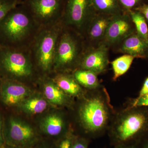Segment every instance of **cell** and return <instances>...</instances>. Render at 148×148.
Here are the masks:
<instances>
[{"instance_id": "4dcf8cb0", "label": "cell", "mask_w": 148, "mask_h": 148, "mask_svg": "<svg viewBox=\"0 0 148 148\" xmlns=\"http://www.w3.org/2000/svg\"><path fill=\"white\" fill-rule=\"evenodd\" d=\"M139 143L130 145H124L119 146L116 148H141L139 147Z\"/></svg>"}, {"instance_id": "7c38bea8", "label": "cell", "mask_w": 148, "mask_h": 148, "mask_svg": "<svg viewBox=\"0 0 148 148\" xmlns=\"http://www.w3.org/2000/svg\"><path fill=\"white\" fill-rule=\"evenodd\" d=\"M113 16L95 13L88 23L82 34L85 48L95 47L103 42Z\"/></svg>"}, {"instance_id": "f546056e", "label": "cell", "mask_w": 148, "mask_h": 148, "mask_svg": "<svg viewBox=\"0 0 148 148\" xmlns=\"http://www.w3.org/2000/svg\"><path fill=\"white\" fill-rule=\"evenodd\" d=\"M148 94V77L144 82L143 86L139 92L138 97Z\"/></svg>"}, {"instance_id": "8992f818", "label": "cell", "mask_w": 148, "mask_h": 148, "mask_svg": "<svg viewBox=\"0 0 148 148\" xmlns=\"http://www.w3.org/2000/svg\"><path fill=\"white\" fill-rule=\"evenodd\" d=\"M37 71L30 51L0 47V78L24 84L34 79Z\"/></svg>"}, {"instance_id": "d6a6232c", "label": "cell", "mask_w": 148, "mask_h": 148, "mask_svg": "<svg viewBox=\"0 0 148 148\" xmlns=\"http://www.w3.org/2000/svg\"><path fill=\"white\" fill-rule=\"evenodd\" d=\"M143 142L141 148H148V137L143 140Z\"/></svg>"}, {"instance_id": "277c9868", "label": "cell", "mask_w": 148, "mask_h": 148, "mask_svg": "<svg viewBox=\"0 0 148 148\" xmlns=\"http://www.w3.org/2000/svg\"><path fill=\"white\" fill-rule=\"evenodd\" d=\"M63 26L61 21L41 27L30 47L32 62L37 72L42 77L49 76L53 73L56 44Z\"/></svg>"}, {"instance_id": "7a4b0ae2", "label": "cell", "mask_w": 148, "mask_h": 148, "mask_svg": "<svg viewBox=\"0 0 148 148\" xmlns=\"http://www.w3.org/2000/svg\"><path fill=\"white\" fill-rule=\"evenodd\" d=\"M79 109V117L85 131L91 136L102 134L109 128L115 112L105 88L89 90Z\"/></svg>"}, {"instance_id": "d6986e66", "label": "cell", "mask_w": 148, "mask_h": 148, "mask_svg": "<svg viewBox=\"0 0 148 148\" xmlns=\"http://www.w3.org/2000/svg\"><path fill=\"white\" fill-rule=\"evenodd\" d=\"M47 100L42 96H29L19 107L25 113L32 114L41 113L47 108Z\"/></svg>"}, {"instance_id": "4316f807", "label": "cell", "mask_w": 148, "mask_h": 148, "mask_svg": "<svg viewBox=\"0 0 148 148\" xmlns=\"http://www.w3.org/2000/svg\"><path fill=\"white\" fill-rule=\"evenodd\" d=\"M88 140L84 138H75L72 148H88Z\"/></svg>"}, {"instance_id": "5b68a950", "label": "cell", "mask_w": 148, "mask_h": 148, "mask_svg": "<svg viewBox=\"0 0 148 148\" xmlns=\"http://www.w3.org/2000/svg\"><path fill=\"white\" fill-rule=\"evenodd\" d=\"M84 49L82 35L63 26L56 44L53 72L72 73L77 69Z\"/></svg>"}, {"instance_id": "ba28073f", "label": "cell", "mask_w": 148, "mask_h": 148, "mask_svg": "<svg viewBox=\"0 0 148 148\" xmlns=\"http://www.w3.org/2000/svg\"><path fill=\"white\" fill-rule=\"evenodd\" d=\"M96 12L91 0H66L62 23L82 36L88 23Z\"/></svg>"}, {"instance_id": "30bf717a", "label": "cell", "mask_w": 148, "mask_h": 148, "mask_svg": "<svg viewBox=\"0 0 148 148\" xmlns=\"http://www.w3.org/2000/svg\"><path fill=\"white\" fill-rule=\"evenodd\" d=\"M136 29L127 12L114 15L102 43L109 48L117 45L133 33Z\"/></svg>"}, {"instance_id": "ac0fdd59", "label": "cell", "mask_w": 148, "mask_h": 148, "mask_svg": "<svg viewBox=\"0 0 148 148\" xmlns=\"http://www.w3.org/2000/svg\"><path fill=\"white\" fill-rule=\"evenodd\" d=\"M75 79L82 87L89 90H94L101 87L98 75L90 71L77 69L72 73Z\"/></svg>"}, {"instance_id": "44dd1931", "label": "cell", "mask_w": 148, "mask_h": 148, "mask_svg": "<svg viewBox=\"0 0 148 148\" xmlns=\"http://www.w3.org/2000/svg\"><path fill=\"white\" fill-rule=\"evenodd\" d=\"M135 58L132 56L124 54L111 62L114 72L113 79L114 81H116L127 71Z\"/></svg>"}, {"instance_id": "836d02e7", "label": "cell", "mask_w": 148, "mask_h": 148, "mask_svg": "<svg viewBox=\"0 0 148 148\" xmlns=\"http://www.w3.org/2000/svg\"><path fill=\"white\" fill-rule=\"evenodd\" d=\"M17 2L18 3V4H22L23 3L25 2L27 0H16Z\"/></svg>"}, {"instance_id": "d4e9b609", "label": "cell", "mask_w": 148, "mask_h": 148, "mask_svg": "<svg viewBox=\"0 0 148 148\" xmlns=\"http://www.w3.org/2000/svg\"><path fill=\"white\" fill-rule=\"evenodd\" d=\"M130 108L134 107H148V94L137 97L131 100L129 106Z\"/></svg>"}, {"instance_id": "4fadbf2b", "label": "cell", "mask_w": 148, "mask_h": 148, "mask_svg": "<svg viewBox=\"0 0 148 148\" xmlns=\"http://www.w3.org/2000/svg\"><path fill=\"white\" fill-rule=\"evenodd\" d=\"M31 90L25 84L11 80H2L0 88L3 103L10 107L19 106L30 96Z\"/></svg>"}, {"instance_id": "1f68e13d", "label": "cell", "mask_w": 148, "mask_h": 148, "mask_svg": "<svg viewBox=\"0 0 148 148\" xmlns=\"http://www.w3.org/2000/svg\"><path fill=\"white\" fill-rule=\"evenodd\" d=\"M38 143L36 145L34 146L32 148H52L50 146L48 145L45 143Z\"/></svg>"}, {"instance_id": "83f0119b", "label": "cell", "mask_w": 148, "mask_h": 148, "mask_svg": "<svg viewBox=\"0 0 148 148\" xmlns=\"http://www.w3.org/2000/svg\"><path fill=\"white\" fill-rule=\"evenodd\" d=\"M3 119L2 116L0 114V148H3L6 146L4 137V126L3 125Z\"/></svg>"}, {"instance_id": "9c48e42d", "label": "cell", "mask_w": 148, "mask_h": 148, "mask_svg": "<svg viewBox=\"0 0 148 148\" xmlns=\"http://www.w3.org/2000/svg\"><path fill=\"white\" fill-rule=\"evenodd\" d=\"M66 0H27L24 4L41 27L62 21Z\"/></svg>"}, {"instance_id": "e575fe53", "label": "cell", "mask_w": 148, "mask_h": 148, "mask_svg": "<svg viewBox=\"0 0 148 148\" xmlns=\"http://www.w3.org/2000/svg\"><path fill=\"white\" fill-rule=\"evenodd\" d=\"M24 148L20 147H10V146H6L4 148Z\"/></svg>"}, {"instance_id": "d590c367", "label": "cell", "mask_w": 148, "mask_h": 148, "mask_svg": "<svg viewBox=\"0 0 148 148\" xmlns=\"http://www.w3.org/2000/svg\"><path fill=\"white\" fill-rule=\"evenodd\" d=\"M2 82V80L0 78V88H1V85Z\"/></svg>"}, {"instance_id": "ffe728a7", "label": "cell", "mask_w": 148, "mask_h": 148, "mask_svg": "<svg viewBox=\"0 0 148 148\" xmlns=\"http://www.w3.org/2000/svg\"><path fill=\"white\" fill-rule=\"evenodd\" d=\"M95 11L107 15H116L124 12L118 0H91Z\"/></svg>"}, {"instance_id": "7402d4cb", "label": "cell", "mask_w": 148, "mask_h": 148, "mask_svg": "<svg viewBox=\"0 0 148 148\" xmlns=\"http://www.w3.org/2000/svg\"><path fill=\"white\" fill-rule=\"evenodd\" d=\"M127 12L135 25L136 32L148 42V27L145 17L138 11L130 10Z\"/></svg>"}, {"instance_id": "f1b7e54d", "label": "cell", "mask_w": 148, "mask_h": 148, "mask_svg": "<svg viewBox=\"0 0 148 148\" xmlns=\"http://www.w3.org/2000/svg\"><path fill=\"white\" fill-rule=\"evenodd\" d=\"M133 10L138 11L143 14V16L145 18L146 20L148 21V5L147 4H143Z\"/></svg>"}, {"instance_id": "484cf974", "label": "cell", "mask_w": 148, "mask_h": 148, "mask_svg": "<svg viewBox=\"0 0 148 148\" xmlns=\"http://www.w3.org/2000/svg\"><path fill=\"white\" fill-rule=\"evenodd\" d=\"M75 138L71 133L66 134L58 143L57 148H72Z\"/></svg>"}, {"instance_id": "8fae6325", "label": "cell", "mask_w": 148, "mask_h": 148, "mask_svg": "<svg viewBox=\"0 0 148 148\" xmlns=\"http://www.w3.org/2000/svg\"><path fill=\"white\" fill-rule=\"evenodd\" d=\"M109 47L103 43L85 48L77 69L87 70L97 75L106 71L109 63Z\"/></svg>"}, {"instance_id": "9a60e30c", "label": "cell", "mask_w": 148, "mask_h": 148, "mask_svg": "<svg viewBox=\"0 0 148 148\" xmlns=\"http://www.w3.org/2000/svg\"><path fill=\"white\" fill-rule=\"evenodd\" d=\"M50 77L53 81L67 95L72 97H82V87L75 79L72 73L53 72Z\"/></svg>"}, {"instance_id": "5bb4252c", "label": "cell", "mask_w": 148, "mask_h": 148, "mask_svg": "<svg viewBox=\"0 0 148 148\" xmlns=\"http://www.w3.org/2000/svg\"><path fill=\"white\" fill-rule=\"evenodd\" d=\"M120 53L129 54L135 58L148 59V42L135 32L118 44Z\"/></svg>"}, {"instance_id": "52a82bcc", "label": "cell", "mask_w": 148, "mask_h": 148, "mask_svg": "<svg viewBox=\"0 0 148 148\" xmlns=\"http://www.w3.org/2000/svg\"><path fill=\"white\" fill-rule=\"evenodd\" d=\"M6 146L32 148L39 143L38 135L29 124L15 117H10L4 127Z\"/></svg>"}, {"instance_id": "603a6c76", "label": "cell", "mask_w": 148, "mask_h": 148, "mask_svg": "<svg viewBox=\"0 0 148 148\" xmlns=\"http://www.w3.org/2000/svg\"><path fill=\"white\" fill-rule=\"evenodd\" d=\"M18 5L16 0H0V22L10 11Z\"/></svg>"}, {"instance_id": "6da1fadb", "label": "cell", "mask_w": 148, "mask_h": 148, "mask_svg": "<svg viewBox=\"0 0 148 148\" xmlns=\"http://www.w3.org/2000/svg\"><path fill=\"white\" fill-rule=\"evenodd\" d=\"M40 27L27 7L18 5L0 22V47L29 51Z\"/></svg>"}, {"instance_id": "2e32d148", "label": "cell", "mask_w": 148, "mask_h": 148, "mask_svg": "<svg viewBox=\"0 0 148 148\" xmlns=\"http://www.w3.org/2000/svg\"><path fill=\"white\" fill-rule=\"evenodd\" d=\"M43 91L46 100L56 106H64L69 102V96L64 92L49 76L42 77Z\"/></svg>"}, {"instance_id": "e0dca14e", "label": "cell", "mask_w": 148, "mask_h": 148, "mask_svg": "<svg viewBox=\"0 0 148 148\" xmlns=\"http://www.w3.org/2000/svg\"><path fill=\"white\" fill-rule=\"evenodd\" d=\"M62 117L57 114L46 116L41 123V129L45 135L50 137H57L64 132L65 126Z\"/></svg>"}, {"instance_id": "cb8c5ba5", "label": "cell", "mask_w": 148, "mask_h": 148, "mask_svg": "<svg viewBox=\"0 0 148 148\" xmlns=\"http://www.w3.org/2000/svg\"><path fill=\"white\" fill-rule=\"evenodd\" d=\"M123 10L128 12L133 10L144 3V0H118Z\"/></svg>"}, {"instance_id": "3957f363", "label": "cell", "mask_w": 148, "mask_h": 148, "mask_svg": "<svg viewBox=\"0 0 148 148\" xmlns=\"http://www.w3.org/2000/svg\"><path fill=\"white\" fill-rule=\"evenodd\" d=\"M109 128L117 147L140 143L148 137V107L127 106L115 114Z\"/></svg>"}]
</instances>
